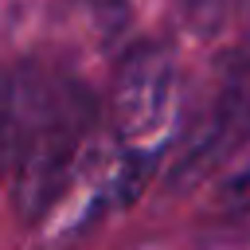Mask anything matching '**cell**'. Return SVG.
<instances>
[{"instance_id":"cell-2","label":"cell","mask_w":250,"mask_h":250,"mask_svg":"<svg viewBox=\"0 0 250 250\" xmlns=\"http://www.w3.org/2000/svg\"><path fill=\"white\" fill-rule=\"evenodd\" d=\"M176 70L160 47H137L113 82V129L125 152L156 156L172 117Z\"/></svg>"},{"instance_id":"cell-3","label":"cell","mask_w":250,"mask_h":250,"mask_svg":"<svg viewBox=\"0 0 250 250\" xmlns=\"http://www.w3.org/2000/svg\"><path fill=\"white\" fill-rule=\"evenodd\" d=\"M20 129H23V74L0 70V180L16 164Z\"/></svg>"},{"instance_id":"cell-1","label":"cell","mask_w":250,"mask_h":250,"mask_svg":"<svg viewBox=\"0 0 250 250\" xmlns=\"http://www.w3.org/2000/svg\"><path fill=\"white\" fill-rule=\"evenodd\" d=\"M23 74V129H20V148H16V180H12V199L16 211L35 223L43 219L62 188L70 184L78 156L90 141L98 105L94 94L82 82L59 78L47 82L31 70Z\"/></svg>"}]
</instances>
